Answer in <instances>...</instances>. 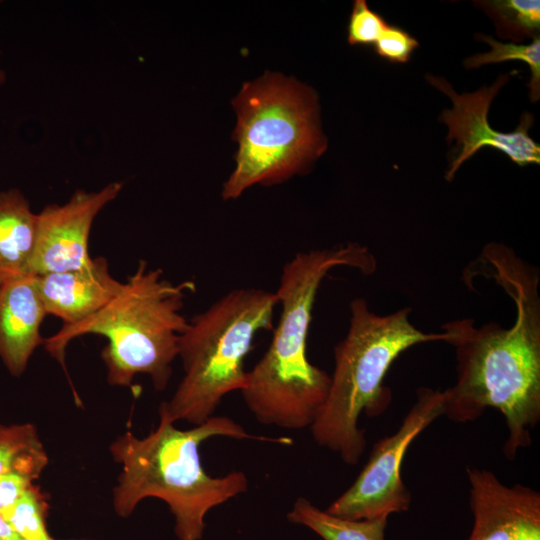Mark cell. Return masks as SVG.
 Listing matches in <instances>:
<instances>
[{
	"mask_svg": "<svg viewBox=\"0 0 540 540\" xmlns=\"http://www.w3.org/2000/svg\"><path fill=\"white\" fill-rule=\"evenodd\" d=\"M484 275L493 278L516 307L514 324L476 327L471 318L442 326L455 348L456 382L444 390L445 413L457 423L475 421L486 408L504 416L508 437L504 456L513 460L529 447L540 421L539 275L515 252L492 243L480 255Z\"/></svg>",
	"mask_w": 540,
	"mask_h": 540,
	"instance_id": "obj_1",
	"label": "cell"
},
{
	"mask_svg": "<svg viewBox=\"0 0 540 540\" xmlns=\"http://www.w3.org/2000/svg\"><path fill=\"white\" fill-rule=\"evenodd\" d=\"M337 267L369 275L377 261L367 246L350 242L298 252L282 268L275 291L281 306L278 325L240 391L261 424L310 428L326 400L330 375L308 360L307 336L321 283Z\"/></svg>",
	"mask_w": 540,
	"mask_h": 540,
	"instance_id": "obj_2",
	"label": "cell"
},
{
	"mask_svg": "<svg viewBox=\"0 0 540 540\" xmlns=\"http://www.w3.org/2000/svg\"><path fill=\"white\" fill-rule=\"evenodd\" d=\"M159 418L157 428L146 437L138 438L127 431L110 445L113 459L122 467L113 489V505L119 516L127 517L145 498L163 500L175 517L178 540H200L209 510L248 489V479L241 471L219 477L207 474L199 453L204 441L222 436L292 443L288 437L250 434L227 416L213 415L188 430Z\"/></svg>",
	"mask_w": 540,
	"mask_h": 540,
	"instance_id": "obj_3",
	"label": "cell"
},
{
	"mask_svg": "<svg viewBox=\"0 0 540 540\" xmlns=\"http://www.w3.org/2000/svg\"><path fill=\"white\" fill-rule=\"evenodd\" d=\"M195 290L194 281L174 283L163 277L162 269L139 260L120 293L103 309L79 324L62 326L43 345L64 365L70 341L86 334L104 336L107 345L101 357L110 385L130 386L136 375L146 374L154 388L162 391L188 325L181 313L184 301Z\"/></svg>",
	"mask_w": 540,
	"mask_h": 540,
	"instance_id": "obj_4",
	"label": "cell"
},
{
	"mask_svg": "<svg viewBox=\"0 0 540 540\" xmlns=\"http://www.w3.org/2000/svg\"><path fill=\"white\" fill-rule=\"evenodd\" d=\"M410 308L387 315L372 312L367 301L350 302L349 328L334 348V370L326 400L310 427L315 442L349 465L362 457L366 438L360 416L378 417L392 402L384 378L395 359L426 342H448L451 334L427 333L410 321Z\"/></svg>",
	"mask_w": 540,
	"mask_h": 540,
	"instance_id": "obj_5",
	"label": "cell"
},
{
	"mask_svg": "<svg viewBox=\"0 0 540 540\" xmlns=\"http://www.w3.org/2000/svg\"><path fill=\"white\" fill-rule=\"evenodd\" d=\"M275 292L234 289L188 321L178 357L184 375L159 416L199 425L213 416L223 397L246 385L244 361L261 331L273 330Z\"/></svg>",
	"mask_w": 540,
	"mask_h": 540,
	"instance_id": "obj_6",
	"label": "cell"
},
{
	"mask_svg": "<svg viewBox=\"0 0 540 540\" xmlns=\"http://www.w3.org/2000/svg\"><path fill=\"white\" fill-rule=\"evenodd\" d=\"M237 113L236 166L223 184L224 200L255 184H274L305 168L326 149L316 94L282 75L245 83L232 101Z\"/></svg>",
	"mask_w": 540,
	"mask_h": 540,
	"instance_id": "obj_7",
	"label": "cell"
},
{
	"mask_svg": "<svg viewBox=\"0 0 540 540\" xmlns=\"http://www.w3.org/2000/svg\"><path fill=\"white\" fill-rule=\"evenodd\" d=\"M445 413V392L420 387L398 430L378 440L353 484L327 512L345 519L387 518L409 510L411 493L401 476L404 456L416 437Z\"/></svg>",
	"mask_w": 540,
	"mask_h": 540,
	"instance_id": "obj_8",
	"label": "cell"
},
{
	"mask_svg": "<svg viewBox=\"0 0 540 540\" xmlns=\"http://www.w3.org/2000/svg\"><path fill=\"white\" fill-rule=\"evenodd\" d=\"M512 73L500 75L489 87L484 85L475 92L464 94L456 93L444 78L427 75V81L450 97L453 103L452 109H445L439 117L448 127V143L455 141L446 180L451 181L460 166L484 147L499 150L519 166L540 163V146L529 135L532 114H522L517 128L508 133L493 129L488 122L489 107Z\"/></svg>",
	"mask_w": 540,
	"mask_h": 540,
	"instance_id": "obj_9",
	"label": "cell"
},
{
	"mask_svg": "<svg viewBox=\"0 0 540 540\" xmlns=\"http://www.w3.org/2000/svg\"><path fill=\"white\" fill-rule=\"evenodd\" d=\"M122 188V182H111L96 192L79 189L66 203L45 206L36 219L32 273L42 275L88 265L92 260L88 241L94 219Z\"/></svg>",
	"mask_w": 540,
	"mask_h": 540,
	"instance_id": "obj_10",
	"label": "cell"
},
{
	"mask_svg": "<svg viewBox=\"0 0 540 540\" xmlns=\"http://www.w3.org/2000/svg\"><path fill=\"white\" fill-rule=\"evenodd\" d=\"M473 526L466 540H540V493L503 484L490 470L466 468Z\"/></svg>",
	"mask_w": 540,
	"mask_h": 540,
	"instance_id": "obj_11",
	"label": "cell"
},
{
	"mask_svg": "<svg viewBox=\"0 0 540 540\" xmlns=\"http://www.w3.org/2000/svg\"><path fill=\"white\" fill-rule=\"evenodd\" d=\"M36 281L47 314L61 319L63 326L79 324L98 313L124 285L101 256L75 270L36 275Z\"/></svg>",
	"mask_w": 540,
	"mask_h": 540,
	"instance_id": "obj_12",
	"label": "cell"
},
{
	"mask_svg": "<svg viewBox=\"0 0 540 540\" xmlns=\"http://www.w3.org/2000/svg\"><path fill=\"white\" fill-rule=\"evenodd\" d=\"M47 315L36 275L0 285V359L12 376L24 373L44 343L40 327Z\"/></svg>",
	"mask_w": 540,
	"mask_h": 540,
	"instance_id": "obj_13",
	"label": "cell"
},
{
	"mask_svg": "<svg viewBox=\"0 0 540 540\" xmlns=\"http://www.w3.org/2000/svg\"><path fill=\"white\" fill-rule=\"evenodd\" d=\"M36 219L19 190L0 192V285L33 274Z\"/></svg>",
	"mask_w": 540,
	"mask_h": 540,
	"instance_id": "obj_14",
	"label": "cell"
},
{
	"mask_svg": "<svg viewBox=\"0 0 540 540\" xmlns=\"http://www.w3.org/2000/svg\"><path fill=\"white\" fill-rule=\"evenodd\" d=\"M288 521L303 525L323 540H385L387 518L351 520L321 510L299 497L287 514Z\"/></svg>",
	"mask_w": 540,
	"mask_h": 540,
	"instance_id": "obj_15",
	"label": "cell"
},
{
	"mask_svg": "<svg viewBox=\"0 0 540 540\" xmlns=\"http://www.w3.org/2000/svg\"><path fill=\"white\" fill-rule=\"evenodd\" d=\"M47 464V453L33 424H0V477L18 473L35 480Z\"/></svg>",
	"mask_w": 540,
	"mask_h": 540,
	"instance_id": "obj_16",
	"label": "cell"
},
{
	"mask_svg": "<svg viewBox=\"0 0 540 540\" xmlns=\"http://www.w3.org/2000/svg\"><path fill=\"white\" fill-rule=\"evenodd\" d=\"M493 20L499 37L515 42L539 35L540 2L538 0L475 1Z\"/></svg>",
	"mask_w": 540,
	"mask_h": 540,
	"instance_id": "obj_17",
	"label": "cell"
},
{
	"mask_svg": "<svg viewBox=\"0 0 540 540\" xmlns=\"http://www.w3.org/2000/svg\"><path fill=\"white\" fill-rule=\"evenodd\" d=\"M478 40L491 46L489 52L473 55L464 60L466 69H476L483 65L501 63L508 60H517L530 67L531 78L528 83L530 99L536 102L540 98V37L532 38L530 44L502 43L491 35L477 34Z\"/></svg>",
	"mask_w": 540,
	"mask_h": 540,
	"instance_id": "obj_18",
	"label": "cell"
},
{
	"mask_svg": "<svg viewBox=\"0 0 540 540\" xmlns=\"http://www.w3.org/2000/svg\"><path fill=\"white\" fill-rule=\"evenodd\" d=\"M47 512L46 495L32 484L16 503L0 515L24 540H54L47 530Z\"/></svg>",
	"mask_w": 540,
	"mask_h": 540,
	"instance_id": "obj_19",
	"label": "cell"
},
{
	"mask_svg": "<svg viewBox=\"0 0 540 540\" xmlns=\"http://www.w3.org/2000/svg\"><path fill=\"white\" fill-rule=\"evenodd\" d=\"M388 25L365 0H356L347 26L348 42L350 45H374Z\"/></svg>",
	"mask_w": 540,
	"mask_h": 540,
	"instance_id": "obj_20",
	"label": "cell"
},
{
	"mask_svg": "<svg viewBox=\"0 0 540 540\" xmlns=\"http://www.w3.org/2000/svg\"><path fill=\"white\" fill-rule=\"evenodd\" d=\"M373 46L381 58L391 63H406L419 43L401 27L388 25Z\"/></svg>",
	"mask_w": 540,
	"mask_h": 540,
	"instance_id": "obj_21",
	"label": "cell"
},
{
	"mask_svg": "<svg viewBox=\"0 0 540 540\" xmlns=\"http://www.w3.org/2000/svg\"><path fill=\"white\" fill-rule=\"evenodd\" d=\"M33 480L18 473H8L0 477V513L16 503Z\"/></svg>",
	"mask_w": 540,
	"mask_h": 540,
	"instance_id": "obj_22",
	"label": "cell"
},
{
	"mask_svg": "<svg viewBox=\"0 0 540 540\" xmlns=\"http://www.w3.org/2000/svg\"><path fill=\"white\" fill-rule=\"evenodd\" d=\"M0 540H24L0 515Z\"/></svg>",
	"mask_w": 540,
	"mask_h": 540,
	"instance_id": "obj_23",
	"label": "cell"
},
{
	"mask_svg": "<svg viewBox=\"0 0 540 540\" xmlns=\"http://www.w3.org/2000/svg\"><path fill=\"white\" fill-rule=\"evenodd\" d=\"M5 79L4 73L0 70V83H2Z\"/></svg>",
	"mask_w": 540,
	"mask_h": 540,
	"instance_id": "obj_24",
	"label": "cell"
}]
</instances>
